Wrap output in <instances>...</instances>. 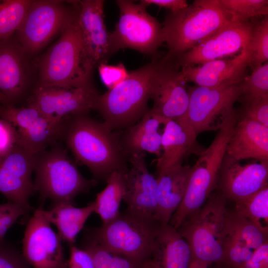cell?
<instances>
[{"mask_svg":"<svg viewBox=\"0 0 268 268\" xmlns=\"http://www.w3.org/2000/svg\"><path fill=\"white\" fill-rule=\"evenodd\" d=\"M192 166L182 163L157 172L158 202L155 219L169 223L182 202L188 187Z\"/></svg>","mask_w":268,"mask_h":268,"instance_id":"cell-23","label":"cell"},{"mask_svg":"<svg viewBox=\"0 0 268 268\" xmlns=\"http://www.w3.org/2000/svg\"><path fill=\"white\" fill-rule=\"evenodd\" d=\"M35 157L17 144L0 157V193L27 213L31 210L29 199L34 192L32 174Z\"/></svg>","mask_w":268,"mask_h":268,"instance_id":"cell-17","label":"cell"},{"mask_svg":"<svg viewBox=\"0 0 268 268\" xmlns=\"http://www.w3.org/2000/svg\"><path fill=\"white\" fill-rule=\"evenodd\" d=\"M245 103L268 97V62L253 67L251 75L241 82Z\"/></svg>","mask_w":268,"mask_h":268,"instance_id":"cell-33","label":"cell"},{"mask_svg":"<svg viewBox=\"0 0 268 268\" xmlns=\"http://www.w3.org/2000/svg\"><path fill=\"white\" fill-rule=\"evenodd\" d=\"M169 121L148 110L139 121L127 128L120 139L125 155L129 157L147 152L159 157L163 134Z\"/></svg>","mask_w":268,"mask_h":268,"instance_id":"cell-24","label":"cell"},{"mask_svg":"<svg viewBox=\"0 0 268 268\" xmlns=\"http://www.w3.org/2000/svg\"><path fill=\"white\" fill-rule=\"evenodd\" d=\"M0 268H32L13 246L0 241Z\"/></svg>","mask_w":268,"mask_h":268,"instance_id":"cell-37","label":"cell"},{"mask_svg":"<svg viewBox=\"0 0 268 268\" xmlns=\"http://www.w3.org/2000/svg\"><path fill=\"white\" fill-rule=\"evenodd\" d=\"M235 203L236 212L259 227L268 229V184Z\"/></svg>","mask_w":268,"mask_h":268,"instance_id":"cell-30","label":"cell"},{"mask_svg":"<svg viewBox=\"0 0 268 268\" xmlns=\"http://www.w3.org/2000/svg\"><path fill=\"white\" fill-rule=\"evenodd\" d=\"M27 55L16 39L0 42V92L6 104L14 105L27 91Z\"/></svg>","mask_w":268,"mask_h":268,"instance_id":"cell-22","label":"cell"},{"mask_svg":"<svg viewBox=\"0 0 268 268\" xmlns=\"http://www.w3.org/2000/svg\"><path fill=\"white\" fill-rule=\"evenodd\" d=\"M253 25L247 21H232L192 49L174 58L179 67L195 66L222 59L248 48Z\"/></svg>","mask_w":268,"mask_h":268,"instance_id":"cell-13","label":"cell"},{"mask_svg":"<svg viewBox=\"0 0 268 268\" xmlns=\"http://www.w3.org/2000/svg\"><path fill=\"white\" fill-rule=\"evenodd\" d=\"M140 268H159V267L154 260L150 259L144 263Z\"/></svg>","mask_w":268,"mask_h":268,"instance_id":"cell-45","label":"cell"},{"mask_svg":"<svg viewBox=\"0 0 268 268\" xmlns=\"http://www.w3.org/2000/svg\"><path fill=\"white\" fill-rule=\"evenodd\" d=\"M159 268H190L193 260L191 249L177 229L169 223H160L151 259Z\"/></svg>","mask_w":268,"mask_h":268,"instance_id":"cell-27","label":"cell"},{"mask_svg":"<svg viewBox=\"0 0 268 268\" xmlns=\"http://www.w3.org/2000/svg\"><path fill=\"white\" fill-rule=\"evenodd\" d=\"M69 246L70 254L67 261V268H94L92 258L87 251L74 244Z\"/></svg>","mask_w":268,"mask_h":268,"instance_id":"cell-41","label":"cell"},{"mask_svg":"<svg viewBox=\"0 0 268 268\" xmlns=\"http://www.w3.org/2000/svg\"><path fill=\"white\" fill-rule=\"evenodd\" d=\"M209 266L205 263L193 259L190 268H208Z\"/></svg>","mask_w":268,"mask_h":268,"instance_id":"cell-44","label":"cell"},{"mask_svg":"<svg viewBox=\"0 0 268 268\" xmlns=\"http://www.w3.org/2000/svg\"><path fill=\"white\" fill-rule=\"evenodd\" d=\"M228 211L225 197L219 192L212 193L177 229L189 244L193 259L209 266L221 263Z\"/></svg>","mask_w":268,"mask_h":268,"instance_id":"cell-7","label":"cell"},{"mask_svg":"<svg viewBox=\"0 0 268 268\" xmlns=\"http://www.w3.org/2000/svg\"><path fill=\"white\" fill-rule=\"evenodd\" d=\"M232 21L218 0H197L180 11L170 12L162 26L167 55L177 57Z\"/></svg>","mask_w":268,"mask_h":268,"instance_id":"cell-4","label":"cell"},{"mask_svg":"<svg viewBox=\"0 0 268 268\" xmlns=\"http://www.w3.org/2000/svg\"><path fill=\"white\" fill-rule=\"evenodd\" d=\"M268 180V160L241 164L225 154L220 169L217 188L228 200L234 202L254 194Z\"/></svg>","mask_w":268,"mask_h":268,"instance_id":"cell-19","label":"cell"},{"mask_svg":"<svg viewBox=\"0 0 268 268\" xmlns=\"http://www.w3.org/2000/svg\"><path fill=\"white\" fill-rule=\"evenodd\" d=\"M140 2L146 6L154 4L161 8L170 9L171 12H177L188 6L185 0H141Z\"/></svg>","mask_w":268,"mask_h":268,"instance_id":"cell-43","label":"cell"},{"mask_svg":"<svg viewBox=\"0 0 268 268\" xmlns=\"http://www.w3.org/2000/svg\"><path fill=\"white\" fill-rule=\"evenodd\" d=\"M43 205L35 210L22 240V255L32 268H58L66 260L62 239L51 226Z\"/></svg>","mask_w":268,"mask_h":268,"instance_id":"cell-14","label":"cell"},{"mask_svg":"<svg viewBox=\"0 0 268 268\" xmlns=\"http://www.w3.org/2000/svg\"><path fill=\"white\" fill-rule=\"evenodd\" d=\"M239 268H268V242L255 251L251 258Z\"/></svg>","mask_w":268,"mask_h":268,"instance_id":"cell-42","label":"cell"},{"mask_svg":"<svg viewBox=\"0 0 268 268\" xmlns=\"http://www.w3.org/2000/svg\"><path fill=\"white\" fill-rule=\"evenodd\" d=\"M250 65L248 47L233 58L213 60L198 66L183 67L181 71L187 82L197 86L215 87L241 82Z\"/></svg>","mask_w":268,"mask_h":268,"instance_id":"cell-21","label":"cell"},{"mask_svg":"<svg viewBox=\"0 0 268 268\" xmlns=\"http://www.w3.org/2000/svg\"><path fill=\"white\" fill-rule=\"evenodd\" d=\"M238 120L234 110L218 130L209 146L199 154L191 172L185 197L174 213L170 223L179 228L191 214L200 209L217 188L219 171L227 144Z\"/></svg>","mask_w":268,"mask_h":268,"instance_id":"cell-5","label":"cell"},{"mask_svg":"<svg viewBox=\"0 0 268 268\" xmlns=\"http://www.w3.org/2000/svg\"><path fill=\"white\" fill-rule=\"evenodd\" d=\"M214 268H219L216 267H214Z\"/></svg>","mask_w":268,"mask_h":268,"instance_id":"cell-48","label":"cell"},{"mask_svg":"<svg viewBox=\"0 0 268 268\" xmlns=\"http://www.w3.org/2000/svg\"><path fill=\"white\" fill-rule=\"evenodd\" d=\"M163 61L164 58H153L130 72L129 77L115 87L97 94L93 110L100 114L110 130L127 128L147 112L154 81Z\"/></svg>","mask_w":268,"mask_h":268,"instance_id":"cell-2","label":"cell"},{"mask_svg":"<svg viewBox=\"0 0 268 268\" xmlns=\"http://www.w3.org/2000/svg\"><path fill=\"white\" fill-rule=\"evenodd\" d=\"M73 204L66 202L53 204L50 209L44 210L46 218L57 228L62 240L69 245L74 244L85 222L95 212L94 201L82 207H76Z\"/></svg>","mask_w":268,"mask_h":268,"instance_id":"cell-28","label":"cell"},{"mask_svg":"<svg viewBox=\"0 0 268 268\" xmlns=\"http://www.w3.org/2000/svg\"><path fill=\"white\" fill-rule=\"evenodd\" d=\"M18 144L16 130L6 120L0 118V157L11 150Z\"/></svg>","mask_w":268,"mask_h":268,"instance_id":"cell-40","label":"cell"},{"mask_svg":"<svg viewBox=\"0 0 268 268\" xmlns=\"http://www.w3.org/2000/svg\"><path fill=\"white\" fill-rule=\"evenodd\" d=\"M221 6L232 17L233 21H247L268 14L267 0H218Z\"/></svg>","mask_w":268,"mask_h":268,"instance_id":"cell-32","label":"cell"},{"mask_svg":"<svg viewBox=\"0 0 268 268\" xmlns=\"http://www.w3.org/2000/svg\"><path fill=\"white\" fill-rule=\"evenodd\" d=\"M97 94L95 89L37 86L29 97L28 104L47 116L63 121L68 116L87 114L93 110Z\"/></svg>","mask_w":268,"mask_h":268,"instance_id":"cell-18","label":"cell"},{"mask_svg":"<svg viewBox=\"0 0 268 268\" xmlns=\"http://www.w3.org/2000/svg\"><path fill=\"white\" fill-rule=\"evenodd\" d=\"M193 128L183 120H170L167 123L161 141V152L156 159L157 173L183 163L184 158L197 146Z\"/></svg>","mask_w":268,"mask_h":268,"instance_id":"cell-26","label":"cell"},{"mask_svg":"<svg viewBox=\"0 0 268 268\" xmlns=\"http://www.w3.org/2000/svg\"><path fill=\"white\" fill-rule=\"evenodd\" d=\"M126 172H113L106 181V187L96 195L94 201L95 212L100 217L103 224L111 221L121 213L120 207L125 191Z\"/></svg>","mask_w":268,"mask_h":268,"instance_id":"cell-29","label":"cell"},{"mask_svg":"<svg viewBox=\"0 0 268 268\" xmlns=\"http://www.w3.org/2000/svg\"><path fill=\"white\" fill-rule=\"evenodd\" d=\"M38 67V86L95 89L94 67L84 48L77 18L42 56Z\"/></svg>","mask_w":268,"mask_h":268,"instance_id":"cell-3","label":"cell"},{"mask_svg":"<svg viewBox=\"0 0 268 268\" xmlns=\"http://www.w3.org/2000/svg\"><path fill=\"white\" fill-rule=\"evenodd\" d=\"M188 92V108L181 120L186 121L197 135L218 131L235 110L234 105L242 95L241 82L215 87L189 86Z\"/></svg>","mask_w":268,"mask_h":268,"instance_id":"cell-11","label":"cell"},{"mask_svg":"<svg viewBox=\"0 0 268 268\" xmlns=\"http://www.w3.org/2000/svg\"><path fill=\"white\" fill-rule=\"evenodd\" d=\"M0 103L2 104H6L5 99L2 94L0 92Z\"/></svg>","mask_w":268,"mask_h":268,"instance_id":"cell-46","label":"cell"},{"mask_svg":"<svg viewBox=\"0 0 268 268\" xmlns=\"http://www.w3.org/2000/svg\"><path fill=\"white\" fill-rule=\"evenodd\" d=\"M32 0H0V42L18 29Z\"/></svg>","mask_w":268,"mask_h":268,"instance_id":"cell-31","label":"cell"},{"mask_svg":"<svg viewBox=\"0 0 268 268\" xmlns=\"http://www.w3.org/2000/svg\"><path fill=\"white\" fill-rule=\"evenodd\" d=\"M61 140L96 181H106L113 172L128 170L120 138L103 122L87 114L65 118Z\"/></svg>","mask_w":268,"mask_h":268,"instance_id":"cell-1","label":"cell"},{"mask_svg":"<svg viewBox=\"0 0 268 268\" xmlns=\"http://www.w3.org/2000/svg\"><path fill=\"white\" fill-rule=\"evenodd\" d=\"M240 119L255 121L268 127V97L245 103Z\"/></svg>","mask_w":268,"mask_h":268,"instance_id":"cell-39","label":"cell"},{"mask_svg":"<svg viewBox=\"0 0 268 268\" xmlns=\"http://www.w3.org/2000/svg\"><path fill=\"white\" fill-rule=\"evenodd\" d=\"M103 0H78L77 23L83 44L93 66L107 63L111 57L109 33L104 21Z\"/></svg>","mask_w":268,"mask_h":268,"instance_id":"cell-20","label":"cell"},{"mask_svg":"<svg viewBox=\"0 0 268 268\" xmlns=\"http://www.w3.org/2000/svg\"><path fill=\"white\" fill-rule=\"evenodd\" d=\"M116 2L120 15L114 30L109 33L110 56L124 48L154 55L164 42L161 25L140 2L117 0Z\"/></svg>","mask_w":268,"mask_h":268,"instance_id":"cell-10","label":"cell"},{"mask_svg":"<svg viewBox=\"0 0 268 268\" xmlns=\"http://www.w3.org/2000/svg\"><path fill=\"white\" fill-rule=\"evenodd\" d=\"M58 268H67V261H66Z\"/></svg>","mask_w":268,"mask_h":268,"instance_id":"cell-47","label":"cell"},{"mask_svg":"<svg viewBox=\"0 0 268 268\" xmlns=\"http://www.w3.org/2000/svg\"><path fill=\"white\" fill-rule=\"evenodd\" d=\"M0 118L13 125L17 132L18 144L32 155L41 153L61 139L64 120L47 116L32 105L18 107L2 104Z\"/></svg>","mask_w":268,"mask_h":268,"instance_id":"cell-12","label":"cell"},{"mask_svg":"<svg viewBox=\"0 0 268 268\" xmlns=\"http://www.w3.org/2000/svg\"><path fill=\"white\" fill-rule=\"evenodd\" d=\"M248 50L250 55V65L253 67L268 62V15L264 17L255 25H253Z\"/></svg>","mask_w":268,"mask_h":268,"instance_id":"cell-35","label":"cell"},{"mask_svg":"<svg viewBox=\"0 0 268 268\" xmlns=\"http://www.w3.org/2000/svg\"><path fill=\"white\" fill-rule=\"evenodd\" d=\"M97 67L102 82L109 89L121 83L130 75V72L122 63L116 65L101 63Z\"/></svg>","mask_w":268,"mask_h":268,"instance_id":"cell-36","label":"cell"},{"mask_svg":"<svg viewBox=\"0 0 268 268\" xmlns=\"http://www.w3.org/2000/svg\"><path fill=\"white\" fill-rule=\"evenodd\" d=\"M78 12V0H32L16 39L27 55L35 54L73 22Z\"/></svg>","mask_w":268,"mask_h":268,"instance_id":"cell-9","label":"cell"},{"mask_svg":"<svg viewBox=\"0 0 268 268\" xmlns=\"http://www.w3.org/2000/svg\"><path fill=\"white\" fill-rule=\"evenodd\" d=\"M160 222L124 212L109 223L86 230L85 237L141 268L152 257Z\"/></svg>","mask_w":268,"mask_h":268,"instance_id":"cell-6","label":"cell"},{"mask_svg":"<svg viewBox=\"0 0 268 268\" xmlns=\"http://www.w3.org/2000/svg\"><path fill=\"white\" fill-rule=\"evenodd\" d=\"M82 246V249L91 256L94 268H140L130 260L112 253L85 237Z\"/></svg>","mask_w":268,"mask_h":268,"instance_id":"cell-34","label":"cell"},{"mask_svg":"<svg viewBox=\"0 0 268 268\" xmlns=\"http://www.w3.org/2000/svg\"><path fill=\"white\" fill-rule=\"evenodd\" d=\"M179 67L174 59L166 55L152 90L153 104L150 110L169 120L183 119L188 108L187 82Z\"/></svg>","mask_w":268,"mask_h":268,"instance_id":"cell-15","label":"cell"},{"mask_svg":"<svg viewBox=\"0 0 268 268\" xmlns=\"http://www.w3.org/2000/svg\"><path fill=\"white\" fill-rule=\"evenodd\" d=\"M27 213L19 205L8 201L0 204V241L4 240L8 229L21 216Z\"/></svg>","mask_w":268,"mask_h":268,"instance_id":"cell-38","label":"cell"},{"mask_svg":"<svg viewBox=\"0 0 268 268\" xmlns=\"http://www.w3.org/2000/svg\"><path fill=\"white\" fill-rule=\"evenodd\" d=\"M128 157L130 167L125 173L123 199L127 205L125 212L142 218L155 219L158 202L156 177L148 171L144 153Z\"/></svg>","mask_w":268,"mask_h":268,"instance_id":"cell-16","label":"cell"},{"mask_svg":"<svg viewBox=\"0 0 268 268\" xmlns=\"http://www.w3.org/2000/svg\"><path fill=\"white\" fill-rule=\"evenodd\" d=\"M226 154L239 161L268 160V127L247 119L237 120Z\"/></svg>","mask_w":268,"mask_h":268,"instance_id":"cell-25","label":"cell"},{"mask_svg":"<svg viewBox=\"0 0 268 268\" xmlns=\"http://www.w3.org/2000/svg\"><path fill=\"white\" fill-rule=\"evenodd\" d=\"M34 171V192L41 200L51 199L53 204H74L76 196L87 193L97 182L83 176L67 150L56 143L35 155Z\"/></svg>","mask_w":268,"mask_h":268,"instance_id":"cell-8","label":"cell"}]
</instances>
